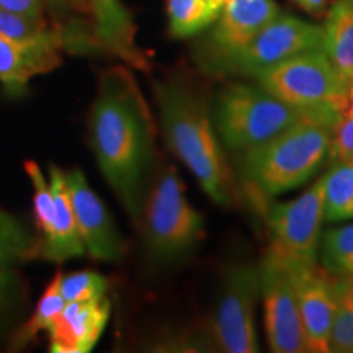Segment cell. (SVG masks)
Returning a JSON list of instances; mask_svg holds the SVG:
<instances>
[{
	"mask_svg": "<svg viewBox=\"0 0 353 353\" xmlns=\"http://www.w3.org/2000/svg\"><path fill=\"white\" fill-rule=\"evenodd\" d=\"M90 144L114 195L139 223L156 172V126L138 82L125 68L101 76L90 113Z\"/></svg>",
	"mask_w": 353,
	"mask_h": 353,
	"instance_id": "cell-1",
	"label": "cell"
},
{
	"mask_svg": "<svg viewBox=\"0 0 353 353\" xmlns=\"http://www.w3.org/2000/svg\"><path fill=\"white\" fill-rule=\"evenodd\" d=\"M165 143L216 205H232L236 182L206 95L183 77L154 83Z\"/></svg>",
	"mask_w": 353,
	"mask_h": 353,
	"instance_id": "cell-2",
	"label": "cell"
},
{
	"mask_svg": "<svg viewBox=\"0 0 353 353\" xmlns=\"http://www.w3.org/2000/svg\"><path fill=\"white\" fill-rule=\"evenodd\" d=\"M337 121L324 114H306L265 143L237 154L241 180L260 201L299 188L329 156Z\"/></svg>",
	"mask_w": 353,
	"mask_h": 353,
	"instance_id": "cell-3",
	"label": "cell"
},
{
	"mask_svg": "<svg viewBox=\"0 0 353 353\" xmlns=\"http://www.w3.org/2000/svg\"><path fill=\"white\" fill-rule=\"evenodd\" d=\"M144 241L154 262H185L205 239V219L188 201L185 185L174 167L154 172L141 216Z\"/></svg>",
	"mask_w": 353,
	"mask_h": 353,
	"instance_id": "cell-4",
	"label": "cell"
},
{
	"mask_svg": "<svg viewBox=\"0 0 353 353\" xmlns=\"http://www.w3.org/2000/svg\"><path fill=\"white\" fill-rule=\"evenodd\" d=\"M306 114L259 83H229L216 97L213 121L229 152L241 154L265 143Z\"/></svg>",
	"mask_w": 353,
	"mask_h": 353,
	"instance_id": "cell-5",
	"label": "cell"
},
{
	"mask_svg": "<svg viewBox=\"0 0 353 353\" xmlns=\"http://www.w3.org/2000/svg\"><path fill=\"white\" fill-rule=\"evenodd\" d=\"M259 85L299 112L341 118L348 108V83L324 50L281 61L255 77Z\"/></svg>",
	"mask_w": 353,
	"mask_h": 353,
	"instance_id": "cell-6",
	"label": "cell"
},
{
	"mask_svg": "<svg viewBox=\"0 0 353 353\" xmlns=\"http://www.w3.org/2000/svg\"><path fill=\"white\" fill-rule=\"evenodd\" d=\"M260 268L254 262H236L224 270L210 337L214 347L228 353L260 352L257 306Z\"/></svg>",
	"mask_w": 353,
	"mask_h": 353,
	"instance_id": "cell-7",
	"label": "cell"
},
{
	"mask_svg": "<svg viewBox=\"0 0 353 353\" xmlns=\"http://www.w3.org/2000/svg\"><path fill=\"white\" fill-rule=\"evenodd\" d=\"M268 203L265 208L270 247L290 267H306L319 260L324 214V179L290 201Z\"/></svg>",
	"mask_w": 353,
	"mask_h": 353,
	"instance_id": "cell-8",
	"label": "cell"
},
{
	"mask_svg": "<svg viewBox=\"0 0 353 353\" xmlns=\"http://www.w3.org/2000/svg\"><path fill=\"white\" fill-rule=\"evenodd\" d=\"M324 28L293 15H278L263 26L242 50L216 65L211 74L255 79L263 70L299 52L322 50Z\"/></svg>",
	"mask_w": 353,
	"mask_h": 353,
	"instance_id": "cell-9",
	"label": "cell"
},
{
	"mask_svg": "<svg viewBox=\"0 0 353 353\" xmlns=\"http://www.w3.org/2000/svg\"><path fill=\"white\" fill-rule=\"evenodd\" d=\"M259 268L260 301L268 347L275 353L306 352L293 270L270 249L260 260Z\"/></svg>",
	"mask_w": 353,
	"mask_h": 353,
	"instance_id": "cell-10",
	"label": "cell"
},
{
	"mask_svg": "<svg viewBox=\"0 0 353 353\" xmlns=\"http://www.w3.org/2000/svg\"><path fill=\"white\" fill-rule=\"evenodd\" d=\"M306 352L327 353L335 312V278L319 263L291 267Z\"/></svg>",
	"mask_w": 353,
	"mask_h": 353,
	"instance_id": "cell-11",
	"label": "cell"
},
{
	"mask_svg": "<svg viewBox=\"0 0 353 353\" xmlns=\"http://www.w3.org/2000/svg\"><path fill=\"white\" fill-rule=\"evenodd\" d=\"M280 15V8L273 0H224L218 17L210 48L206 52V69L213 72L216 65L237 52L257 34L265 25Z\"/></svg>",
	"mask_w": 353,
	"mask_h": 353,
	"instance_id": "cell-12",
	"label": "cell"
},
{
	"mask_svg": "<svg viewBox=\"0 0 353 353\" xmlns=\"http://www.w3.org/2000/svg\"><path fill=\"white\" fill-rule=\"evenodd\" d=\"M70 201L83 245L97 260L113 262L123 254V239L100 198L88 187L81 170L65 174Z\"/></svg>",
	"mask_w": 353,
	"mask_h": 353,
	"instance_id": "cell-13",
	"label": "cell"
},
{
	"mask_svg": "<svg viewBox=\"0 0 353 353\" xmlns=\"http://www.w3.org/2000/svg\"><path fill=\"white\" fill-rule=\"evenodd\" d=\"M110 317L107 298L97 301L65 303L48 329L54 353H87L95 347Z\"/></svg>",
	"mask_w": 353,
	"mask_h": 353,
	"instance_id": "cell-14",
	"label": "cell"
},
{
	"mask_svg": "<svg viewBox=\"0 0 353 353\" xmlns=\"http://www.w3.org/2000/svg\"><path fill=\"white\" fill-rule=\"evenodd\" d=\"M94 37L101 50L120 57L131 68L149 70V57L136 43V25L121 0H90Z\"/></svg>",
	"mask_w": 353,
	"mask_h": 353,
	"instance_id": "cell-15",
	"label": "cell"
},
{
	"mask_svg": "<svg viewBox=\"0 0 353 353\" xmlns=\"http://www.w3.org/2000/svg\"><path fill=\"white\" fill-rule=\"evenodd\" d=\"M59 50L56 44L17 41L0 34V82L8 94H20L30 79L61 64Z\"/></svg>",
	"mask_w": 353,
	"mask_h": 353,
	"instance_id": "cell-16",
	"label": "cell"
},
{
	"mask_svg": "<svg viewBox=\"0 0 353 353\" xmlns=\"http://www.w3.org/2000/svg\"><path fill=\"white\" fill-rule=\"evenodd\" d=\"M51 190L54 195V228L50 241L43 244V255L52 262H65V260L81 257L85 252L81 231H79L76 214H74L72 201H70L65 174L56 165L50 167Z\"/></svg>",
	"mask_w": 353,
	"mask_h": 353,
	"instance_id": "cell-17",
	"label": "cell"
},
{
	"mask_svg": "<svg viewBox=\"0 0 353 353\" xmlns=\"http://www.w3.org/2000/svg\"><path fill=\"white\" fill-rule=\"evenodd\" d=\"M322 28V50L339 74L350 83L353 79V0H335Z\"/></svg>",
	"mask_w": 353,
	"mask_h": 353,
	"instance_id": "cell-18",
	"label": "cell"
},
{
	"mask_svg": "<svg viewBox=\"0 0 353 353\" xmlns=\"http://www.w3.org/2000/svg\"><path fill=\"white\" fill-rule=\"evenodd\" d=\"M224 0H167L169 30L175 38H188L213 25Z\"/></svg>",
	"mask_w": 353,
	"mask_h": 353,
	"instance_id": "cell-19",
	"label": "cell"
},
{
	"mask_svg": "<svg viewBox=\"0 0 353 353\" xmlns=\"http://www.w3.org/2000/svg\"><path fill=\"white\" fill-rule=\"evenodd\" d=\"M324 179V214L329 223L353 219V162H334Z\"/></svg>",
	"mask_w": 353,
	"mask_h": 353,
	"instance_id": "cell-20",
	"label": "cell"
},
{
	"mask_svg": "<svg viewBox=\"0 0 353 353\" xmlns=\"http://www.w3.org/2000/svg\"><path fill=\"white\" fill-rule=\"evenodd\" d=\"M319 262L332 276L353 281V223L322 232Z\"/></svg>",
	"mask_w": 353,
	"mask_h": 353,
	"instance_id": "cell-21",
	"label": "cell"
},
{
	"mask_svg": "<svg viewBox=\"0 0 353 353\" xmlns=\"http://www.w3.org/2000/svg\"><path fill=\"white\" fill-rule=\"evenodd\" d=\"M61 276H63V273L57 272L54 278L51 280V283L48 285V288L44 290V293L41 294V298H39V301L37 304V309H34L33 316L30 317L26 324L21 325L19 332L13 337V345H26V343L32 341L38 332L50 329L56 317L59 316V312L63 311L65 301L59 290Z\"/></svg>",
	"mask_w": 353,
	"mask_h": 353,
	"instance_id": "cell-22",
	"label": "cell"
},
{
	"mask_svg": "<svg viewBox=\"0 0 353 353\" xmlns=\"http://www.w3.org/2000/svg\"><path fill=\"white\" fill-rule=\"evenodd\" d=\"M335 278V276H334ZM329 350L353 353V281L335 278V312Z\"/></svg>",
	"mask_w": 353,
	"mask_h": 353,
	"instance_id": "cell-23",
	"label": "cell"
},
{
	"mask_svg": "<svg viewBox=\"0 0 353 353\" xmlns=\"http://www.w3.org/2000/svg\"><path fill=\"white\" fill-rule=\"evenodd\" d=\"M39 247V242L19 219L0 211V265L33 257Z\"/></svg>",
	"mask_w": 353,
	"mask_h": 353,
	"instance_id": "cell-24",
	"label": "cell"
},
{
	"mask_svg": "<svg viewBox=\"0 0 353 353\" xmlns=\"http://www.w3.org/2000/svg\"><path fill=\"white\" fill-rule=\"evenodd\" d=\"M26 174L32 179L34 188V214H37V223L41 232L44 234V242L50 241L52 236V228H54V195H52L51 185L46 182L41 169H39L37 162L28 161L25 162ZM43 242V244H44Z\"/></svg>",
	"mask_w": 353,
	"mask_h": 353,
	"instance_id": "cell-25",
	"label": "cell"
},
{
	"mask_svg": "<svg viewBox=\"0 0 353 353\" xmlns=\"http://www.w3.org/2000/svg\"><path fill=\"white\" fill-rule=\"evenodd\" d=\"M61 294L65 303L97 301L105 298L107 281L95 272H77L72 275L61 276Z\"/></svg>",
	"mask_w": 353,
	"mask_h": 353,
	"instance_id": "cell-26",
	"label": "cell"
},
{
	"mask_svg": "<svg viewBox=\"0 0 353 353\" xmlns=\"http://www.w3.org/2000/svg\"><path fill=\"white\" fill-rule=\"evenodd\" d=\"M329 156L334 162H353V110H345L335 123Z\"/></svg>",
	"mask_w": 353,
	"mask_h": 353,
	"instance_id": "cell-27",
	"label": "cell"
},
{
	"mask_svg": "<svg viewBox=\"0 0 353 353\" xmlns=\"http://www.w3.org/2000/svg\"><path fill=\"white\" fill-rule=\"evenodd\" d=\"M43 0H0L2 10L32 17V19H43Z\"/></svg>",
	"mask_w": 353,
	"mask_h": 353,
	"instance_id": "cell-28",
	"label": "cell"
},
{
	"mask_svg": "<svg viewBox=\"0 0 353 353\" xmlns=\"http://www.w3.org/2000/svg\"><path fill=\"white\" fill-rule=\"evenodd\" d=\"M43 2L59 13H81V15L90 13L92 15L90 0H43Z\"/></svg>",
	"mask_w": 353,
	"mask_h": 353,
	"instance_id": "cell-29",
	"label": "cell"
},
{
	"mask_svg": "<svg viewBox=\"0 0 353 353\" xmlns=\"http://www.w3.org/2000/svg\"><path fill=\"white\" fill-rule=\"evenodd\" d=\"M296 3L311 15H319L325 8V0H296Z\"/></svg>",
	"mask_w": 353,
	"mask_h": 353,
	"instance_id": "cell-30",
	"label": "cell"
},
{
	"mask_svg": "<svg viewBox=\"0 0 353 353\" xmlns=\"http://www.w3.org/2000/svg\"><path fill=\"white\" fill-rule=\"evenodd\" d=\"M348 110H353V81L350 82V88H348Z\"/></svg>",
	"mask_w": 353,
	"mask_h": 353,
	"instance_id": "cell-31",
	"label": "cell"
},
{
	"mask_svg": "<svg viewBox=\"0 0 353 353\" xmlns=\"http://www.w3.org/2000/svg\"><path fill=\"white\" fill-rule=\"evenodd\" d=\"M7 281H8V276H7V273L0 272V291H2L3 286L7 285Z\"/></svg>",
	"mask_w": 353,
	"mask_h": 353,
	"instance_id": "cell-32",
	"label": "cell"
},
{
	"mask_svg": "<svg viewBox=\"0 0 353 353\" xmlns=\"http://www.w3.org/2000/svg\"><path fill=\"white\" fill-rule=\"evenodd\" d=\"M352 81H353V79H352Z\"/></svg>",
	"mask_w": 353,
	"mask_h": 353,
	"instance_id": "cell-33",
	"label": "cell"
}]
</instances>
